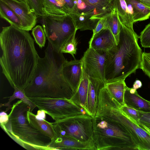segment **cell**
<instances>
[{
	"label": "cell",
	"instance_id": "obj_1",
	"mask_svg": "<svg viewBox=\"0 0 150 150\" xmlns=\"http://www.w3.org/2000/svg\"><path fill=\"white\" fill-rule=\"evenodd\" d=\"M2 73L11 86L24 89L31 82L40 57L28 31L14 26L2 27L0 33Z\"/></svg>",
	"mask_w": 150,
	"mask_h": 150
},
{
	"label": "cell",
	"instance_id": "obj_2",
	"mask_svg": "<svg viewBox=\"0 0 150 150\" xmlns=\"http://www.w3.org/2000/svg\"><path fill=\"white\" fill-rule=\"evenodd\" d=\"M44 57H39L32 79L24 89L28 98L47 97L71 99L73 93L63 74L66 59L61 51L48 41Z\"/></svg>",
	"mask_w": 150,
	"mask_h": 150
},
{
	"label": "cell",
	"instance_id": "obj_3",
	"mask_svg": "<svg viewBox=\"0 0 150 150\" xmlns=\"http://www.w3.org/2000/svg\"><path fill=\"white\" fill-rule=\"evenodd\" d=\"M139 38L134 30L121 24L117 49L113 54L107 56L106 83L125 80L140 68L142 52L138 44Z\"/></svg>",
	"mask_w": 150,
	"mask_h": 150
},
{
	"label": "cell",
	"instance_id": "obj_4",
	"mask_svg": "<svg viewBox=\"0 0 150 150\" xmlns=\"http://www.w3.org/2000/svg\"><path fill=\"white\" fill-rule=\"evenodd\" d=\"M29 105L20 100L12 105L9 120L1 125L2 128L15 141L27 149L48 150L51 139L41 133L29 122L27 113Z\"/></svg>",
	"mask_w": 150,
	"mask_h": 150
},
{
	"label": "cell",
	"instance_id": "obj_5",
	"mask_svg": "<svg viewBox=\"0 0 150 150\" xmlns=\"http://www.w3.org/2000/svg\"><path fill=\"white\" fill-rule=\"evenodd\" d=\"M92 120L96 150H138L129 133L120 124L99 116H95Z\"/></svg>",
	"mask_w": 150,
	"mask_h": 150
},
{
	"label": "cell",
	"instance_id": "obj_6",
	"mask_svg": "<svg viewBox=\"0 0 150 150\" xmlns=\"http://www.w3.org/2000/svg\"><path fill=\"white\" fill-rule=\"evenodd\" d=\"M69 14L77 30L93 31L98 21L104 18L115 7V0H74Z\"/></svg>",
	"mask_w": 150,
	"mask_h": 150
},
{
	"label": "cell",
	"instance_id": "obj_7",
	"mask_svg": "<svg viewBox=\"0 0 150 150\" xmlns=\"http://www.w3.org/2000/svg\"><path fill=\"white\" fill-rule=\"evenodd\" d=\"M120 107L116 101L109 99L101 106L99 115L114 121L124 127L130 134L138 150H150V135L121 111Z\"/></svg>",
	"mask_w": 150,
	"mask_h": 150
},
{
	"label": "cell",
	"instance_id": "obj_8",
	"mask_svg": "<svg viewBox=\"0 0 150 150\" xmlns=\"http://www.w3.org/2000/svg\"><path fill=\"white\" fill-rule=\"evenodd\" d=\"M41 23L48 41L58 52L77 30L69 14L45 16L41 17Z\"/></svg>",
	"mask_w": 150,
	"mask_h": 150
},
{
	"label": "cell",
	"instance_id": "obj_9",
	"mask_svg": "<svg viewBox=\"0 0 150 150\" xmlns=\"http://www.w3.org/2000/svg\"><path fill=\"white\" fill-rule=\"evenodd\" d=\"M52 123L57 137H68L82 142L93 140L92 117L87 114L66 118Z\"/></svg>",
	"mask_w": 150,
	"mask_h": 150
},
{
	"label": "cell",
	"instance_id": "obj_10",
	"mask_svg": "<svg viewBox=\"0 0 150 150\" xmlns=\"http://www.w3.org/2000/svg\"><path fill=\"white\" fill-rule=\"evenodd\" d=\"M28 98L39 110L44 111L55 121L87 114L84 109L71 99L47 97Z\"/></svg>",
	"mask_w": 150,
	"mask_h": 150
},
{
	"label": "cell",
	"instance_id": "obj_11",
	"mask_svg": "<svg viewBox=\"0 0 150 150\" xmlns=\"http://www.w3.org/2000/svg\"><path fill=\"white\" fill-rule=\"evenodd\" d=\"M81 59L83 70L88 76L100 79L106 84L105 68L106 54L89 47Z\"/></svg>",
	"mask_w": 150,
	"mask_h": 150
},
{
	"label": "cell",
	"instance_id": "obj_12",
	"mask_svg": "<svg viewBox=\"0 0 150 150\" xmlns=\"http://www.w3.org/2000/svg\"><path fill=\"white\" fill-rule=\"evenodd\" d=\"M9 7L18 16L21 22L22 28L29 31L35 26L37 16L25 1L18 0H0Z\"/></svg>",
	"mask_w": 150,
	"mask_h": 150
},
{
	"label": "cell",
	"instance_id": "obj_13",
	"mask_svg": "<svg viewBox=\"0 0 150 150\" xmlns=\"http://www.w3.org/2000/svg\"><path fill=\"white\" fill-rule=\"evenodd\" d=\"M89 47L107 56L115 52L117 49V45L113 35L110 30L107 29L102 30L90 39Z\"/></svg>",
	"mask_w": 150,
	"mask_h": 150
},
{
	"label": "cell",
	"instance_id": "obj_14",
	"mask_svg": "<svg viewBox=\"0 0 150 150\" xmlns=\"http://www.w3.org/2000/svg\"><path fill=\"white\" fill-rule=\"evenodd\" d=\"M81 59L68 61L66 59L62 67L63 76L71 88L73 94L76 91L82 79L83 74Z\"/></svg>",
	"mask_w": 150,
	"mask_h": 150
},
{
	"label": "cell",
	"instance_id": "obj_15",
	"mask_svg": "<svg viewBox=\"0 0 150 150\" xmlns=\"http://www.w3.org/2000/svg\"><path fill=\"white\" fill-rule=\"evenodd\" d=\"M48 150H96L93 140L82 142L70 137H58L51 141Z\"/></svg>",
	"mask_w": 150,
	"mask_h": 150
},
{
	"label": "cell",
	"instance_id": "obj_16",
	"mask_svg": "<svg viewBox=\"0 0 150 150\" xmlns=\"http://www.w3.org/2000/svg\"><path fill=\"white\" fill-rule=\"evenodd\" d=\"M105 84L100 79L89 77L88 90L85 110L92 117L96 114L99 91L105 86Z\"/></svg>",
	"mask_w": 150,
	"mask_h": 150
},
{
	"label": "cell",
	"instance_id": "obj_17",
	"mask_svg": "<svg viewBox=\"0 0 150 150\" xmlns=\"http://www.w3.org/2000/svg\"><path fill=\"white\" fill-rule=\"evenodd\" d=\"M27 117L29 123L33 127L43 134L50 137L52 141L57 137L52 122H48L44 118L35 115L29 111L27 112Z\"/></svg>",
	"mask_w": 150,
	"mask_h": 150
},
{
	"label": "cell",
	"instance_id": "obj_18",
	"mask_svg": "<svg viewBox=\"0 0 150 150\" xmlns=\"http://www.w3.org/2000/svg\"><path fill=\"white\" fill-rule=\"evenodd\" d=\"M124 101L125 105L129 107L142 112H150V101L141 97L137 91L131 93L127 86L125 92Z\"/></svg>",
	"mask_w": 150,
	"mask_h": 150
},
{
	"label": "cell",
	"instance_id": "obj_19",
	"mask_svg": "<svg viewBox=\"0 0 150 150\" xmlns=\"http://www.w3.org/2000/svg\"><path fill=\"white\" fill-rule=\"evenodd\" d=\"M134 23L148 19L150 8L142 3L139 0H125Z\"/></svg>",
	"mask_w": 150,
	"mask_h": 150
},
{
	"label": "cell",
	"instance_id": "obj_20",
	"mask_svg": "<svg viewBox=\"0 0 150 150\" xmlns=\"http://www.w3.org/2000/svg\"><path fill=\"white\" fill-rule=\"evenodd\" d=\"M88 83L89 76L83 70L82 77L79 85L71 99L84 110L87 101Z\"/></svg>",
	"mask_w": 150,
	"mask_h": 150
},
{
	"label": "cell",
	"instance_id": "obj_21",
	"mask_svg": "<svg viewBox=\"0 0 150 150\" xmlns=\"http://www.w3.org/2000/svg\"><path fill=\"white\" fill-rule=\"evenodd\" d=\"M46 16L69 14L70 11L63 0H42Z\"/></svg>",
	"mask_w": 150,
	"mask_h": 150
},
{
	"label": "cell",
	"instance_id": "obj_22",
	"mask_svg": "<svg viewBox=\"0 0 150 150\" xmlns=\"http://www.w3.org/2000/svg\"><path fill=\"white\" fill-rule=\"evenodd\" d=\"M104 20L106 29H109L111 32L117 45L119 42L121 23L116 7L104 18Z\"/></svg>",
	"mask_w": 150,
	"mask_h": 150
},
{
	"label": "cell",
	"instance_id": "obj_23",
	"mask_svg": "<svg viewBox=\"0 0 150 150\" xmlns=\"http://www.w3.org/2000/svg\"><path fill=\"white\" fill-rule=\"evenodd\" d=\"M125 81L119 80L107 83L105 84L108 91L121 106L125 105L124 96L127 86Z\"/></svg>",
	"mask_w": 150,
	"mask_h": 150
},
{
	"label": "cell",
	"instance_id": "obj_24",
	"mask_svg": "<svg viewBox=\"0 0 150 150\" xmlns=\"http://www.w3.org/2000/svg\"><path fill=\"white\" fill-rule=\"evenodd\" d=\"M115 7L117 9L121 24L134 30L133 21L125 0H115Z\"/></svg>",
	"mask_w": 150,
	"mask_h": 150
},
{
	"label": "cell",
	"instance_id": "obj_25",
	"mask_svg": "<svg viewBox=\"0 0 150 150\" xmlns=\"http://www.w3.org/2000/svg\"><path fill=\"white\" fill-rule=\"evenodd\" d=\"M0 16L1 18L6 20L11 25L22 29L21 22L18 16L9 7L1 0Z\"/></svg>",
	"mask_w": 150,
	"mask_h": 150
},
{
	"label": "cell",
	"instance_id": "obj_26",
	"mask_svg": "<svg viewBox=\"0 0 150 150\" xmlns=\"http://www.w3.org/2000/svg\"><path fill=\"white\" fill-rule=\"evenodd\" d=\"M14 91L13 95L10 97H5L4 98H8V101L6 103H1L0 107L3 106L7 107L5 111L6 112L11 109L12 106L11 104V102L15 99H19L22 100L29 105L30 108L29 111L32 112L34 109L37 107L36 106L26 95L24 89L16 87L14 88Z\"/></svg>",
	"mask_w": 150,
	"mask_h": 150
},
{
	"label": "cell",
	"instance_id": "obj_27",
	"mask_svg": "<svg viewBox=\"0 0 150 150\" xmlns=\"http://www.w3.org/2000/svg\"><path fill=\"white\" fill-rule=\"evenodd\" d=\"M76 32L63 45L60 51L62 53L70 54L75 59L74 55L76 53L78 42L76 38Z\"/></svg>",
	"mask_w": 150,
	"mask_h": 150
},
{
	"label": "cell",
	"instance_id": "obj_28",
	"mask_svg": "<svg viewBox=\"0 0 150 150\" xmlns=\"http://www.w3.org/2000/svg\"><path fill=\"white\" fill-rule=\"evenodd\" d=\"M32 34L36 43L40 47H44L46 41V36L42 26L38 25L32 29Z\"/></svg>",
	"mask_w": 150,
	"mask_h": 150
},
{
	"label": "cell",
	"instance_id": "obj_29",
	"mask_svg": "<svg viewBox=\"0 0 150 150\" xmlns=\"http://www.w3.org/2000/svg\"><path fill=\"white\" fill-rule=\"evenodd\" d=\"M120 109L132 121L140 126L141 124L139 121L141 111L125 105L120 107Z\"/></svg>",
	"mask_w": 150,
	"mask_h": 150
},
{
	"label": "cell",
	"instance_id": "obj_30",
	"mask_svg": "<svg viewBox=\"0 0 150 150\" xmlns=\"http://www.w3.org/2000/svg\"><path fill=\"white\" fill-rule=\"evenodd\" d=\"M32 11L38 16H46L44 11L42 0H25Z\"/></svg>",
	"mask_w": 150,
	"mask_h": 150
},
{
	"label": "cell",
	"instance_id": "obj_31",
	"mask_svg": "<svg viewBox=\"0 0 150 150\" xmlns=\"http://www.w3.org/2000/svg\"><path fill=\"white\" fill-rule=\"evenodd\" d=\"M140 69L150 79V52H142Z\"/></svg>",
	"mask_w": 150,
	"mask_h": 150
},
{
	"label": "cell",
	"instance_id": "obj_32",
	"mask_svg": "<svg viewBox=\"0 0 150 150\" xmlns=\"http://www.w3.org/2000/svg\"><path fill=\"white\" fill-rule=\"evenodd\" d=\"M139 36L142 47L150 48V23L146 26Z\"/></svg>",
	"mask_w": 150,
	"mask_h": 150
},
{
	"label": "cell",
	"instance_id": "obj_33",
	"mask_svg": "<svg viewBox=\"0 0 150 150\" xmlns=\"http://www.w3.org/2000/svg\"><path fill=\"white\" fill-rule=\"evenodd\" d=\"M106 29L104 18L99 20L95 28L93 30V34L91 39H92L94 36L99 32L102 30Z\"/></svg>",
	"mask_w": 150,
	"mask_h": 150
},
{
	"label": "cell",
	"instance_id": "obj_34",
	"mask_svg": "<svg viewBox=\"0 0 150 150\" xmlns=\"http://www.w3.org/2000/svg\"><path fill=\"white\" fill-rule=\"evenodd\" d=\"M5 111H2L0 113V122L1 125L7 123L9 120V116Z\"/></svg>",
	"mask_w": 150,
	"mask_h": 150
},
{
	"label": "cell",
	"instance_id": "obj_35",
	"mask_svg": "<svg viewBox=\"0 0 150 150\" xmlns=\"http://www.w3.org/2000/svg\"><path fill=\"white\" fill-rule=\"evenodd\" d=\"M63 0L65 2L69 9L70 11V13L72 12L74 8V0Z\"/></svg>",
	"mask_w": 150,
	"mask_h": 150
},
{
	"label": "cell",
	"instance_id": "obj_36",
	"mask_svg": "<svg viewBox=\"0 0 150 150\" xmlns=\"http://www.w3.org/2000/svg\"><path fill=\"white\" fill-rule=\"evenodd\" d=\"M142 86V84L141 81L139 80H137L134 83L133 88L137 90L141 88Z\"/></svg>",
	"mask_w": 150,
	"mask_h": 150
},
{
	"label": "cell",
	"instance_id": "obj_37",
	"mask_svg": "<svg viewBox=\"0 0 150 150\" xmlns=\"http://www.w3.org/2000/svg\"><path fill=\"white\" fill-rule=\"evenodd\" d=\"M141 2L147 7L150 8V0H139Z\"/></svg>",
	"mask_w": 150,
	"mask_h": 150
},
{
	"label": "cell",
	"instance_id": "obj_38",
	"mask_svg": "<svg viewBox=\"0 0 150 150\" xmlns=\"http://www.w3.org/2000/svg\"><path fill=\"white\" fill-rule=\"evenodd\" d=\"M139 127L145 130L150 135V129L142 124H141Z\"/></svg>",
	"mask_w": 150,
	"mask_h": 150
},
{
	"label": "cell",
	"instance_id": "obj_39",
	"mask_svg": "<svg viewBox=\"0 0 150 150\" xmlns=\"http://www.w3.org/2000/svg\"><path fill=\"white\" fill-rule=\"evenodd\" d=\"M19 1H25V0H18Z\"/></svg>",
	"mask_w": 150,
	"mask_h": 150
}]
</instances>
